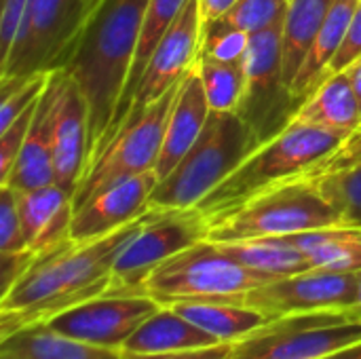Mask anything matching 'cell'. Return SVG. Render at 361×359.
I'll return each instance as SVG.
<instances>
[{
    "mask_svg": "<svg viewBox=\"0 0 361 359\" xmlns=\"http://www.w3.org/2000/svg\"><path fill=\"white\" fill-rule=\"evenodd\" d=\"M140 224L142 218L106 237L66 239L36 254L30 269L0 298V339L106 294L112 281V264Z\"/></svg>",
    "mask_w": 361,
    "mask_h": 359,
    "instance_id": "1",
    "label": "cell"
},
{
    "mask_svg": "<svg viewBox=\"0 0 361 359\" xmlns=\"http://www.w3.org/2000/svg\"><path fill=\"white\" fill-rule=\"evenodd\" d=\"M146 6L148 0H99L63 68L89 104V167L127 85Z\"/></svg>",
    "mask_w": 361,
    "mask_h": 359,
    "instance_id": "2",
    "label": "cell"
},
{
    "mask_svg": "<svg viewBox=\"0 0 361 359\" xmlns=\"http://www.w3.org/2000/svg\"><path fill=\"white\" fill-rule=\"evenodd\" d=\"M347 138L351 135L315 125L292 123L279 135L260 144L197 205V209L207 220H216L271 186L307 176L338 150Z\"/></svg>",
    "mask_w": 361,
    "mask_h": 359,
    "instance_id": "3",
    "label": "cell"
},
{
    "mask_svg": "<svg viewBox=\"0 0 361 359\" xmlns=\"http://www.w3.org/2000/svg\"><path fill=\"white\" fill-rule=\"evenodd\" d=\"M349 226L341 212L324 197L315 180L300 176L271 186L237 209L209 220L207 239L214 243L290 237L307 231Z\"/></svg>",
    "mask_w": 361,
    "mask_h": 359,
    "instance_id": "4",
    "label": "cell"
},
{
    "mask_svg": "<svg viewBox=\"0 0 361 359\" xmlns=\"http://www.w3.org/2000/svg\"><path fill=\"white\" fill-rule=\"evenodd\" d=\"M260 144L237 112H212L205 129L150 195V209H192Z\"/></svg>",
    "mask_w": 361,
    "mask_h": 359,
    "instance_id": "5",
    "label": "cell"
},
{
    "mask_svg": "<svg viewBox=\"0 0 361 359\" xmlns=\"http://www.w3.org/2000/svg\"><path fill=\"white\" fill-rule=\"evenodd\" d=\"M273 279L252 273L218 243L203 239L157 267L144 284V294L169 307L182 300H235Z\"/></svg>",
    "mask_w": 361,
    "mask_h": 359,
    "instance_id": "6",
    "label": "cell"
},
{
    "mask_svg": "<svg viewBox=\"0 0 361 359\" xmlns=\"http://www.w3.org/2000/svg\"><path fill=\"white\" fill-rule=\"evenodd\" d=\"M99 0H30L0 78L63 70Z\"/></svg>",
    "mask_w": 361,
    "mask_h": 359,
    "instance_id": "7",
    "label": "cell"
},
{
    "mask_svg": "<svg viewBox=\"0 0 361 359\" xmlns=\"http://www.w3.org/2000/svg\"><path fill=\"white\" fill-rule=\"evenodd\" d=\"M243 68L245 91L237 114L264 144L288 129L302 106L283 78V21L252 34Z\"/></svg>",
    "mask_w": 361,
    "mask_h": 359,
    "instance_id": "8",
    "label": "cell"
},
{
    "mask_svg": "<svg viewBox=\"0 0 361 359\" xmlns=\"http://www.w3.org/2000/svg\"><path fill=\"white\" fill-rule=\"evenodd\" d=\"M209 220L197 209H150L112 264L110 294H144L150 273L178 252L207 239Z\"/></svg>",
    "mask_w": 361,
    "mask_h": 359,
    "instance_id": "9",
    "label": "cell"
},
{
    "mask_svg": "<svg viewBox=\"0 0 361 359\" xmlns=\"http://www.w3.org/2000/svg\"><path fill=\"white\" fill-rule=\"evenodd\" d=\"M180 85L173 87L154 104H150L148 108L133 112L125 118V123L118 127L114 138L108 142L102 154L87 169L74 195V207H78L91 195H95L97 190L106 188L108 184L116 180L152 171L157 167L161 148H163L167 121H169L176 95L180 91Z\"/></svg>",
    "mask_w": 361,
    "mask_h": 359,
    "instance_id": "10",
    "label": "cell"
},
{
    "mask_svg": "<svg viewBox=\"0 0 361 359\" xmlns=\"http://www.w3.org/2000/svg\"><path fill=\"white\" fill-rule=\"evenodd\" d=\"M361 341V324L341 311L273 320L233 345L231 359H319Z\"/></svg>",
    "mask_w": 361,
    "mask_h": 359,
    "instance_id": "11",
    "label": "cell"
},
{
    "mask_svg": "<svg viewBox=\"0 0 361 359\" xmlns=\"http://www.w3.org/2000/svg\"><path fill=\"white\" fill-rule=\"evenodd\" d=\"M355 296L357 273H332L311 269L298 275L262 284L228 303H239L256 309L269 322H273L302 313L345 311L355 303Z\"/></svg>",
    "mask_w": 361,
    "mask_h": 359,
    "instance_id": "12",
    "label": "cell"
},
{
    "mask_svg": "<svg viewBox=\"0 0 361 359\" xmlns=\"http://www.w3.org/2000/svg\"><path fill=\"white\" fill-rule=\"evenodd\" d=\"M154 298L146 294H102L89 298L49 322L53 330L63 336L108 349H121L127 339L161 309Z\"/></svg>",
    "mask_w": 361,
    "mask_h": 359,
    "instance_id": "13",
    "label": "cell"
},
{
    "mask_svg": "<svg viewBox=\"0 0 361 359\" xmlns=\"http://www.w3.org/2000/svg\"><path fill=\"white\" fill-rule=\"evenodd\" d=\"M201 30L203 19L199 11V0H188L176 23L169 28V32L154 49L135 87L133 106L129 114L148 108L184 80V76L192 70L199 57Z\"/></svg>",
    "mask_w": 361,
    "mask_h": 359,
    "instance_id": "14",
    "label": "cell"
},
{
    "mask_svg": "<svg viewBox=\"0 0 361 359\" xmlns=\"http://www.w3.org/2000/svg\"><path fill=\"white\" fill-rule=\"evenodd\" d=\"M53 74L57 87L53 114L55 182L74 199L89 169V104L66 70Z\"/></svg>",
    "mask_w": 361,
    "mask_h": 359,
    "instance_id": "15",
    "label": "cell"
},
{
    "mask_svg": "<svg viewBox=\"0 0 361 359\" xmlns=\"http://www.w3.org/2000/svg\"><path fill=\"white\" fill-rule=\"evenodd\" d=\"M159 184L157 171H144L108 184L74 207L70 239L91 241L106 237L150 212V195Z\"/></svg>",
    "mask_w": 361,
    "mask_h": 359,
    "instance_id": "16",
    "label": "cell"
},
{
    "mask_svg": "<svg viewBox=\"0 0 361 359\" xmlns=\"http://www.w3.org/2000/svg\"><path fill=\"white\" fill-rule=\"evenodd\" d=\"M55 74L51 78L36 104L34 118L30 123L21 152L0 186H8L17 193L42 188L55 182V152H53V114H55Z\"/></svg>",
    "mask_w": 361,
    "mask_h": 359,
    "instance_id": "17",
    "label": "cell"
},
{
    "mask_svg": "<svg viewBox=\"0 0 361 359\" xmlns=\"http://www.w3.org/2000/svg\"><path fill=\"white\" fill-rule=\"evenodd\" d=\"M19 218L27 250L40 254L70 239L74 199L59 184L17 193Z\"/></svg>",
    "mask_w": 361,
    "mask_h": 359,
    "instance_id": "18",
    "label": "cell"
},
{
    "mask_svg": "<svg viewBox=\"0 0 361 359\" xmlns=\"http://www.w3.org/2000/svg\"><path fill=\"white\" fill-rule=\"evenodd\" d=\"M209 114H212V108L207 104L203 83L192 66V70L184 76L180 85V91L176 95V102L167 121L161 157L154 167L159 180L169 176L173 167L184 159V154L192 148V144L199 140L201 131L205 129Z\"/></svg>",
    "mask_w": 361,
    "mask_h": 359,
    "instance_id": "19",
    "label": "cell"
},
{
    "mask_svg": "<svg viewBox=\"0 0 361 359\" xmlns=\"http://www.w3.org/2000/svg\"><path fill=\"white\" fill-rule=\"evenodd\" d=\"M216 345L222 343L184 320L171 307H161L127 339L123 351L129 355H165Z\"/></svg>",
    "mask_w": 361,
    "mask_h": 359,
    "instance_id": "20",
    "label": "cell"
},
{
    "mask_svg": "<svg viewBox=\"0 0 361 359\" xmlns=\"http://www.w3.org/2000/svg\"><path fill=\"white\" fill-rule=\"evenodd\" d=\"M186 4H188V0H148L146 15H144V23H142V32H140V42H137V51H135V59H133V66H131L127 85L123 89V95L118 99L114 118H112V123H110V127H108V131H106V135H104V140L99 144L97 157L108 146V142L114 138V133L125 123V118L129 116L131 106H133L135 87H137V83H140V78H142V74H144V70H146L152 53H154V49L163 40V36L169 32V28L176 23V19L180 17V13L184 11Z\"/></svg>",
    "mask_w": 361,
    "mask_h": 359,
    "instance_id": "21",
    "label": "cell"
},
{
    "mask_svg": "<svg viewBox=\"0 0 361 359\" xmlns=\"http://www.w3.org/2000/svg\"><path fill=\"white\" fill-rule=\"evenodd\" d=\"M125 351L95 347L59 334L49 324H30L0 339V359H125Z\"/></svg>",
    "mask_w": 361,
    "mask_h": 359,
    "instance_id": "22",
    "label": "cell"
},
{
    "mask_svg": "<svg viewBox=\"0 0 361 359\" xmlns=\"http://www.w3.org/2000/svg\"><path fill=\"white\" fill-rule=\"evenodd\" d=\"M292 123L315 125L353 135L361 127V104L345 70L328 74L302 102Z\"/></svg>",
    "mask_w": 361,
    "mask_h": 359,
    "instance_id": "23",
    "label": "cell"
},
{
    "mask_svg": "<svg viewBox=\"0 0 361 359\" xmlns=\"http://www.w3.org/2000/svg\"><path fill=\"white\" fill-rule=\"evenodd\" d=\"M357 4H360V0H336L334 6L330 8L300 72L296 74V78L292 83V93L298 99L305 102L328 76L330 63L336 57L338 49L343 47V42L349 34Z\"/></svg>",
    "mask_w": 361,
    "mask_h": 359,
    "instance_id": "24",
    "label": "cell"
},
{
    "mask_svg": "<svg viewBox=\"0 0 361 359\" xmlns=\"http://www.w3.org/2000/svg\"><path fill=\"white\" fill-rule=\"evenodd\" d=\"M169 307L220 343L231 345L243 341L245 336L269 324V320L260 311L228 300H182Z\"/></svg>",
    "mask_w": 361,
    "mask_h": 359,
    "instance_id": "25",
    "label": "cell"
},
{
    "mask_svg": "<svg viewBox=\"0 0 361 359\" xmlns=\"http://www.w3.org/2000/svg\"><path fill=\"white\" fill-rule=\"evenodd\" d=\"M298 248L311 269L332 273L361 271V229L360 226H330L281 237Z\"/></svg>",
    "mask_w": 361,
    "mask_h": 359,
    "instance_id": "26",
    "label": "cell"
},
{
    "mask_svg": "<svg viewBox=\"0 0 361 359\" xmlns=\"http://www.w3.org/2000/svg\"><path fill=\"white\" fill-rule=\"evenodd\" d=\"M218 248L247 271L269 279H281L311 271L307 256L281 237L226 241L218 243Z\"/></svg>",
    "mask_w": 361,
    "mask_h": 359,
    "instance_id": "27",
    "label": "cell"
},
{
    "mask_svg": "<svg viewBox=\"0 0 361 359\" xmlns=\"http://www.w3.org/2000/svg\"><path fill=\"white\" fill-rule=\"evenodd\" d=\"M334 2L336 0H290L283 19V78L290 89Z\"/></svg>",
    "mask_w": 361,
    "mask_h": 359,
    "instance_id": "28",
    "label": "cell"
},
{
    "mask_svg": "<svg viewBox=\"0 0 361 359\" xmlns=\"http://www.w3.org/2000/svg\"><path fill=\"white\" fill-rule=\"evenodd\" d=\"M195 70L203 83L212 112H237L245 91L243 61H218L199 55Z\"/></svg>",
    "mask_w": 361,
    "mask_h": 359,
    "instance_id": "29",
    "label": "cell"
},
{
    "mask_svg": "<svg viewBox=\"0 0 361 359\" xmlns=\"http://www.w3.org/2000/svg\"><path fill=\"white\" fill-rule=\"evenodd\" d=\"M311 180H315L324 197L341 212L349 226L361 229V165L313 176Z\"/></svg>",
    "mask_w": 361,
    "mask_h": 359,
    "instance_id": "30",
    "label": "cell"
},
{
    "mask_svg": "<svg viewBox=\"0 0 361 359\" xmlns=\"http://www.w3.org/2000/svg\"><path fill=\"white\" fill-rule=\"evenodd\" d=\"M51 72L0 78V133L42 95Z\"/></svg>",
    "mask_w": 361,
    "mask_h": 359,
    "instance_id": "31",
    "label": "cell"
},
{
    "mask_svg": "<svg viewBox=\"0 0 361 359\" xmlns=\"http://www.w3.org/2000/svg\"><path fill=\"white\" fill-rule=\"evenodd\" d=\"M288 6L290 0H237L218 19L241 32L258 34L275 23H281L286 19Z\"/></svg>",
    "mask_w": 361,
    "mask_h": 359,
    "instance_id": "32",
    "label": "cell"
},
{
    "mask_svg": "<svg viewBox=\"0 0 361 359\" xmlns=\"http://www.w3.org/2000/svg\"><path fill=\"white\" fill-rule=\"evenodd\" d=\"M252 34L226 25L220 19L203 23L199 55L218 59V61H243Z\"/></svg>",
    "mask_w": 361,
    "mask_h": 359,
    "instance_id": "33",
    "label": "cell"
},
{
    "mask_svg": "<svg viewBox=\"0 0 361 359\" xmlns=\"http://www.w3.org/2000/svg\"><path fill=\"white\" fill-rule=\"evenodd\" d=\"M0 188H2V197H0V252L27 250L21 218H19L17 195L8 186H0Z\"/></svg>",
    "mask_w": 361,
    "mask_h": 359,
    "instance_id": "34",
    "label": "cell"
},
{
    "mask_svg": "<svg viewBox=\"0 0 361 359\" xmlns=\"http://www.w3.org/2000/svg\"><path fill=\"white\" fill-rule=\"evenodd\" d=\"M40 99V97H38ZM38 104V102H36ZM36 104L30 106L21 116H17L11 127H6L2 133H0V184L8 178L19 152H21V146L25 142V135H27V129H30V123L34 118V112H36Z\"/></svg>",
    "mask_w": 361,
    "mask_h": 359,
    "instance_id": "35",
    "label": "cell"
},
{
    "mask_svg": "<svg viewBox=\"0 0 361 359\" xmlns=\"http://www.w3.org/2000/svg\"><path fill=\"white\" fill-rule=\"evenodd\" d=\"M355 165H361V127L351 138H347V142L338 150H334L326 161H322L317 167H313L307 174V178L332 174V171H343V169H349Z\"/></svg>",
    "mask_w": 361,
    "mask_h": 359,
    "instance_id": "36",
    "label": "cell"
},
{
    "mask_svg": "<svg viewBox=\"0 0 361 359\" xmlns=\"http://www.w3.org/2000/svg\"><path fill=\"white\" fill-rule=\"evenodd\" d=\"M30 0H2L0 8V61L8 55L15 36L21 28Z\"/></svg>",
    "mask_w": 361,
    "mask_h": 359,
    "instance_id": "37",
    "label": "cell"
},
{
    "mask_svg": "<svg viewBox=\"0 0 361 359\" xmlns=\"http://www.w3.org/2000/svg\"><path fill=\"white\" fill-rule=\"evenodd\" d=\"M34 258H36V252H32V250L0 252V284H2V296L30 269V264L34 262Z\"/></svg>",
    "mask_w": 361,
    "mask_h": 359,
    "instance_id": "38",
    "label": "cell"
},
{
    "mask_svg": "<svg viewBox=\"0 0 361 359\" xmlns=\"http://www.w3.org/2000/svg\"><path fill=\"white\" fill-rule=\"evenodd\" d=\"M361 55V0L355 8V15H353V21H351V28H349V34L343 42V47L338 49L336 57L332 59L330 63V72H343L351 61H355Z\"/></svg>",
    "mask_w": 361,
    "mask_h": 359,
    "instance_id": "39",
    "label": "cell"
},
{
    "mask_svg": "<svg viewBox=\"0 0 361 359\" xmlns=\"http://www.w3.org/2000/svg\"><path fill=\"white\" fill-rule=\"evenodd\" d=\"M233 345L222 343L207 349H195V351H182V353H165V355H125V359H231Z\"/></svg>",
    "mask_w": 361,
    "mask_h": 359,
    "instance_id": "40",
    "label": "cell"
},
{
    "mask_svg": "<svg viewBox=\"0 0 361 359\" xmlns=\"http://www.w3.org/2000/svg\"><path fill=\"white\" fill-rule=\"evenodd\" d=\"M235 2H237V0H199V11H201L203 23L222 17Z\"/></svg>",
    "mask_w": 361,
    "mask_h": 359,
    "instance_id": "41",
    "label": "cell"
},
{
    "mask_svg": "<svg viewBox=\"0 0 361 359\" xmlns=\"http://www.w3.org/2000/svg\"><path fill=\"white\" fill-rule=\"evenodd\" d=\"M345 74L349 76V83H351V87H353V91H355V95H357L361 104V55L345 68Z\"/></svg>",
    "mask_w": 361,
    "mask_h": 359,
    "instance_id": "42",
    "label": "cell"
},
{
    "mask_svg": "<svg viewBox=\"0 0 361 359\" xmlns=\"http://www.w3.org/2000/svg\"><path fill=\"white\" fill-rule=\"evenodd\" d=\"M341 313H345L351 322H357V324H361V271L357 273V296H355V303H353L349 309L341 311Z\"/></svg>",
    "mask_w": 361,
    "mask_h": 359,
    "instance_id": "43",
    "label": "cell"
},
{
    "mask_svg": "<svg viewBox=\"0 0 361 359\" xmlns=\"http://www.w3.org/2000/svg\"><path fill=\"white\" fill-rule=\"evenodd\" d=\"M319 359H361V341L355 343V345H349V347H345L341 351H334V353L324 355V358Z\"/></svg>",
    "mask_w": 361,
    "mask_h": 359,
    "instance_id": "44",
    "label": "cell"
}]
</instances>
